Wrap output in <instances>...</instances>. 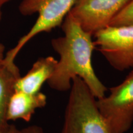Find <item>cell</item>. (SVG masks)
Returning <instances> with one entry per match:
<instances>
[{
	"mask_svg": "<svg viewBox=\"0 0 133 133\" xmlns=\"http://www.w3.org/2000/svg\"><path fill=\"white\" fill-rule=\"evenodd\" d=\"M61 27L64 35L53 38L51 42L59 60L48 84L54 90L67 91L70 89L72 79L78 76L96 99L103 97L107 88L93 69L92 55L95 49L93 36L84 31L70 14L65 18Z\"/></svg>",
	"mask_w": 133,
	"mask_h": 133,
	"instance_id": "cell-1",
	"label": "cell"
},
{
	"mask_svg": "<svg viewBox=\"0 0 133 133\" xmlns=\"http://www.w3.org/2000/svg\"><path fill=\"white\" fill-rule=\"evenodd\" d=\"M70 90L61 133H110L86 83L75 76Z\"/></svg>",
	"mask_w": 133,
	"mask_h": 133,
	"instance_id": "cell-2",
	"label": "cell"
},
{
	"mask_svg": "<svg viewBox=\"0 0 133 133\" xmlns=\"http://www.w3.org/2000/svg\"><path fill=\"white\" fill-rule=\"evenodd\" d=\"M77 0H22L19 11L23 16L37 13L38 17L30 30L21 37L14 48L5 54L3 63L9 67H17L15 59L22 48L35 36L50 32L61 26Z\"/></svg>",
	"mask_w": 133,
	"mask_h": 133,
	"instance_id": "cell-3",
	"label": "cell"
},
{
	"mask_svg": "<svg viewBox=\"0 0 133 133\" xmlns=\"http://www.w3.org/2000/svg\"><path fill=\"white\" fill-rule=\"evenodd\" d=\"M109 91V95L96 99L97 108L110 133H125L133 123V70Z\"/></svg>",
	"mask_w": 133,
	"mask_h": 133,
	"instance_id": "cell-4",
	"label": "cell"
},
{
	"mask_svg": "<svg viewBox=\"0 0 133 133\" xmlns=\"http://www.w3.org/2000/svg\"><path fill=\"white\" fill-rule=\"evenodd\" d=\"M94 44L118 71L133 68V26H108L94 34Z\"/></svg>",
	"mask_w": 133,
	"mask_h": 133,
	"instance_id": "cell-5",
	"label": "cell"
},
{
	"mask_svg": "<svg viewBox=\"0 0 133 133\" xmlns=\"http://www.w3.org/2000/svg\"><path fill=\"white\" fill-rule=\"evenodd\" d=\"M131 0H77L69 14L84 31L94 36L109 26Z\"/></svg>",
	"mask_w": 133,
	"mask_h": 133,
	"instance_id": "cell-6",
	"label": "cell"
},
{
	"mask_svg": "<svg viewBox=\"0 0 133 133\" xmlns=\"http://www.w3.org/2000/svg\"><path fill=\"white\" fill-rule=\"evenodd\" d=\"M57 60L52 56L40 57L24 76H20L14 85V91L29 94L41 92V87L54 73Z\"/></svg>",
	"mask_w": 133,
	"mask_h": 133,
	"instance_id": "cell-7",
	"label": "cell"
},
{
	"mask_svg": "<svg viewBox=\"0 0 133 133\" xmlns=\"http://www.w3.org/2000/svg\"><path fill=\"white\" fill-rule=\"evenodd\" d=\"M46 104L47 97L41 92L29 94L14 91L7 106L6 120L9 122L22 119L29 122L36 110L45 107Z\"/></svg>",
	"mask_w": 133,
	"mask_h": 133,
	"instance_id": "cell-8",
	"label": "cell"
},
{
	"mask_svg": "<svg viewBox=\"0 0 133 133\" xmlns=\"http://www.w3.org/2000/svg\"><path fill=\"white\" fill-rule=\"evenodd\" d=\"M21 76L19 69H12L3 64L0 66V129L6 130L10 124L6 118L7 106L14 92L16 81Z\"/></svg>",
	"mask_w": 133,
	"mask_h": 133,
	"instance_id": "cell-9",
	"label": "cell"
},
{
	"mask_svg": "<svg viewBox=\"0 0 133 133\" xmlns=\"http://www.w3.org/2000/svg\"><path fill=\"white\" fill-rule=\"evenodd\" d=\"M133 26V0L129 2L111 21L109 26Z\"/></svg>",
	"mask_w": 133,
	"mask_h": 133,
	"instance_id": "cell-10",
	"label": "cell"
},
{
	"mask_svg": "<svg viewBox=\"0 0 133 133\" xmlns=\"http://www.w3.org/2000/svg\"><path fill=\"white\" fill-rule=\"evenodd\" d=\"M21 133H45L43 128L37 125H32L21 129Z\"/></svg>",
	"mask_w": 133,
	"mask_h": 133,
	"instance_id": "cell-11",
	"label": "cell"
},
{
	"mask_svg": "<svg viewBox=\"0 0 133 133\" xmlns=\"http://www.w3.org/2000/svg\"><path fill=\"white\" fill-rule=\"evenodd\" d=\"M0 133H21V129H19L14 125H10L9 128L6 130L0 129Z\"/></svg>",
	"mask_w": 133,
	"mask_h": 133,
	"instance_id": "cell-12",
	"label": "cell"
},
{
	"mask_svg": "<svg viewBox=\"0 0 133 133\" xmlns=\"http://www.w3.org/2000/svg\"><path fill=\"white\" fill-rule=\"evenodd\" d=\"M5 56V46L3 43H0V66L3 65V61H4Z\"/></svg>",
	"mask_w": 133,
	"mask_h": 133,
	"instance_id": "cell-13",
	"label": "cell"
},
{
	"mask_svg": "<svg viewBox=\"0 0 133 133\" xmlns=\"http://www.w3.org/2000/svg\"><path fill=\"white\" fill-rule=\"evenodd\" d=\"M9 1L10 0H0V20L1 19V8H2L3 5Z\"/></svg>",
	"mask_w": 133,
	"mask_h": 133,
	"instance_id": "cell-14",
	"label": "cell"
}]
</instances>
